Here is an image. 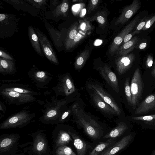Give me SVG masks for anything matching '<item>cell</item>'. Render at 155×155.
<instances>
[{
    "mask_svg": "<svg viewBox=\"0 0 155 155\" xmlns=\"http://www.w3.org/2000/svg\"><path fill=\"white\" fill-rule=\"evenodd\" d=\"M124 91L127 101L130 105H132V98L131 92L130 85L129 84V78H128L126 79Z\"/></svg>",
    "mask_w": 155,
    "mask_h": 155,
    "instance_id": "26",
    "label": "cell"
},
{
    "mask_svg": "<svg viewBox=\"0 0 155 155\" xmlns=\"http://www.w3.org/2000/svg\"><path fill=\"white\" fill-rule=\"evenodd\" d=\"M69 7V3L67 0H64L58 6L53 12V15L55 17L59 16L66 17Z\"/></svg>",
    "mask_w": 155,
    "mask_h": 155,
    "instance_id": "23",
    "label": "cell"
},
{
    "mask_svg": "<svg viewBox=\"0 0 155 155\" xmlns=\"http://www.w3.org/2000/svg\"><path fill=\"white\" fill-rule=\"evenodd\" d=\"M153 56L151 54H149L147 57L145 64L147 68H151L153 64Z\"/></svg>",
    "mask_w": 155,
    "mask_h": 155,
    "instance_id": "36",
    "label": "cell"
},
{
    "mask_svg": "<svg viewBox=\"0 0 155 155\" xmlns=\"http://www.w3.org/2000/svg\"><path fill=\"white\" fill-rule=\"evenodd\" d=\"M101 77L116 92H119L118 80L117 76L108 65L99 66L97 68Z\"/></svg>",
    "mask_w": 155,
    "mask_h": 155,
    "instance_id": "9",
    "label": "cell"
},
{
    "mask_svg": "<svg viewBox=\"0 0 155 155\" xmlns=\"http://www.w3.org/2000/svg\"><path fill=\"white\" fill-rule=\"evenodd\" d=\"M135 136V132H130L124 136L118 141L107 148L100 155H115L128 147L134 141Z\"/></svg>",
    "mask_w": 155,
    "mask_h": 155,
    "instance_id": "6",
    "label": "cell"
},
{
    "mask_svg": "<svg viewBox=\"0 0 155 155\" xmlns=\"http://www.w3.org/2000/svg\"><path fill=\"white\" fill-rule=\"evenodd\" d=\"M116 141L115 138H109L106 141L100 142L89 155H100L106 149L115 143Z\"/></svg>",
    "mask_w": 155,
    "mask_h": 155,
    "instance_id": "22",
    "label": "cell"
},
{
    "mask_svg": "<svg viewBox=\"0 0 155 155\" xmlns=\"http://www.w3.org/2000/svg\"><path fill=\"white\" fill-rule=\"evenodd\" d=\"M34 30L32 26H29L28 31L29 39L35 50L40 56L43 57V54L41 49L39 38Z\"/></svg>",
    "mask_w": 155,
    "mask_h": 155,
    "instance_id": "18",
    "label": "cell"
},
{
    "mask_svg": "<svg viewBox=\"0 0 155 155\" xmlns=\"http://www.w3.org/2000/svg\"><path fill=\"white\" fill-rule=\"evenodd\" d=\"M149 18L147 15L145 16L143 19L139 22L134 28L135 31L140 32L141 30H142Z\"/></svg>",
    "mask_w": 155,
    "mask_h": 155,
    "instance_id": "30",
    "label": "cell"
},
{
    "mask_svg": "<svg viewBox=\"0 0 155 155\" xmlns=\"http://www.w3.org/2000/svg\"><path fill=\"white\" fill-rule=\"evenodd\" d=\"M86 34L84 31L80 30L78 31L76 36L73 41L71 47V48L74 46Z\"/></svg>",
    "mask_w": 155,
    "mask_h": 155,
    "instance_id": "28",
    "label": "cell"
},
{
    "mask_svg": "<svg viewBox=\"0 0 155 155\" xmlns=\"http://www.w3.org/2000/svg\"><path fill=\"white\" fill-rule=\"evenodd\" d=\"M34 30L37 33L44 54L50 61L55 63H58L56 55L47 36L38 28Z\"/></svg>",
    "mask_w": 155,
    "mask_h": 155,
    "instance_id": "8",
    "label": "cell"
},
{
    "mask_svg": "<svg viewBox=\"0 0 155 155\" xmlns=\"http://www.w3.org/2000/svg\"><path fill=\"white\" fill-rule=\"evenodd\" d=\"M134 121H141L142 128L144 129H155V114L138 117H131Z\"/></svg>",
    "mask_w": 155,
    "mask_h": 155,
    "instance_id": "16",
    "label": "cell"
},
{
    "mask_svg": "<svg viewBox=\"0 0 155 155\" xmlns=\"http://www.w3.org/2000/svg\"><path fill=\"white\" fill-rule=\"evenodd\" d=\"M14 90L15 91L17 92H19L20 93L24 92V90L19 88H15L14 89Z\"/></svg>",
    "mask_w": 155,
    "mask_h": 155,
    "instance_id": "43",
    "label": "cell"
},
{
    "mask_svg": "<svg viewBox=\"0 0 155 155\" xmlns=\"http://www.w3.org/2000/svg\"><path fill=\"white\" fill-rule=\"evenodd\" d=\"M140 33V32H139L136 31H133L129 33L125 36L120 46L128 41L132 38V37L133 36L136 34H139Z\"/></svg>",
    "mask_w": 155,
    "mask_h": 155,
    "instance_id": "34",
    "label": "cell"
},
{
    "mask_svg": "<svg viewBox=\"0 0 155 155\" xmlns=\"http://www.w3.org/2000/svg\"><path fill=\"white\" fill-rule=\"evenodd\" d=\"M20 134H2L0 135V155H25L20 143Z\"/></svg>",
    "mask_w": 155,
    "mask_h": 155,
    "instance_id": "3",
    "label": "cell"
},
{
    "mask_svg": "<svg viewBox=\"0 0 155 155\" xmlns=\"http://www.w3.org/2000/svg\"><path fill=\"white\" fill-rule=\"evenodd\" d=\"M140 20V17H137L126 25L114 38L109 49L110 54L113 55L117 52L125 36L135 28Z\"/></svg>",
    "mask_w": 155,
    "mask_h": 155,
    "instance_id": "7",
    "label": "cell"
},
{
    "mask_svg": "<svg viewBox=\"0 0 155 155\" xmlns=\"http://www.w3.org/2000/svg\"><path fill=\"white\" fill-rule=\"evenodd\" d=\"M79 25L77 22L74 23L69 28L65 40V47L66 50L71 49V44L79 31Z\"/></svg>",
    "mask_w": 155,
    "mask_h": 155,
    "instance_id": "20",
    "label": "cell"
},
{
    "mask_svg": "<svg viewBox=\"0 0 155 155\" xmlns=\"http://www.w3.org/2000/svg\"><path fill=\"white\" fill-rule=\"evenodd\" d=\"M86 86L88 90L94 92L111 107L116 111L117 116L120 115L121 109L116 101L100 84L94 81H88Z\"/></svg>",
    "mask_w": 155,
    "mask_h": 155,
    "instance_id": "4",
    "label": "cell"
},
{
    "mask_svg": "<svg viewBox=\"0 0 155 155\" xmlns=\"http://www.w3.org/2000/svg\"><path fill=\"white\" fill-rule=\"evenodd\" d=\"M0 57L1 58L9 60H13V58L9 55L3 51L0 50Z\"/></svg>",
    "mask_w": 155,
    "mask_h": 155,
    "instance_id": "37",
    "label": "cell"
},
{
    "mask_svg": "<svg viewBox=\"0 0 155 155\" xmlns=\"http://www.w3.org/2000/svg\"><path fill=\"white\" fill-rule=\"evenodd\" d=\"M143 83L140 71L138 68L135 70L131 80L130 88L132 98V105L136 107L141 99Z\"/></svg>",
    "mask_w": 155,
    "mask_h": 155,
    "instance_id": "5",
    "label": "cell"
},
{
    "mask_svg": "<svg viewBox=\"0 0 155 155\" xmlns=\"http://www.w3.org/2000/svg\"><path fill=\"white\" fill-rule=\"evenodd\" d=\"M69 112L68 111L65 112L62 115L61 118L62 120L65 119L68 115Z\"/></svg>",
    "mask_w": 155,
    "mask_h": 155,
    "instance_id": "42",
    "label": "cell"
},
{
    "mask_svg": "<svg viewBox=\"0 0 155 155\" xmlns=\"http://www.w3.org/2000/svg\"><path fill=\"white\" fill-rule=\"evenodd\" d=\"M100 3L99 0H91L89 1L87 7V14H89L94 11L97 8Z\"/></svg>",
    "mask_w": 155,
    "mask_h": 155,
    "instance_id": "27",
    "label": "cell"
},
{
    "mask_svg": "<svg viewBox=\"0 0 155 155\" xmlns=\"http://www.w3.org/2000/svg\"><path fill=\"white\" fill-rule=\"evenodd\" d=\"M139 39L137 36H135L127 42L121 45L117 51V54L119 56L128 54L134 49L135 45Z\"/></svg>",
    "mask_w": 155,
    "mask_h": 155,
    "instance_id": "19",
    "label": "cell"
},
{
    "mask_svg": "<svg viewBox=\"0 0 155 155\" xmlns=\"http://www.w3.org/2000/svg\"><path fill=\"white\" fill-rule=\"evenodd\" d=\"M135 59L133 53L119 56L115 60L116 69L118 74L122 75L126 72L132 66Z\"/></svg>",
    "mask_w": 155,
    "mask_h": 155,
    "instance_id": "11",
    "label": "cell"
},
{
    "mask_svg": "<svg viewBox=\"0 0 155 155\" xmlns=\"http://www.w3.org/2000/svg\"><path fill=\"white\" fill-rule=\"evenodd\" d=\"M89 54V51L87 50L82 51L77 57L74 63L75 69L80 70L86 62Z\"/></svg>",
    "mask_w": 155,
    "mask_h": 155,
    "instance_id": "24",
    "label": "cell"
},
{
    "mask_svg": "<svg viewBox=\"0 0 155 155\" xmlns=\"http://www.w3.org/2000/svg\"><path fill=\"white\" fill-rule=\"evenodd\" d=\"M28 135L32 139V142L27 148H23L24 152L28 155H51V149L46 134L42 130L33 132Z\"/></svg>",
    "mask_w": 155,
    "mask_h": 155,
    "instance_id": "2",
    "label": "cell"
},
{
    "mask_svg": "<svg viewBox=\"0 0 155 155\" xmlns=\"http://www.w3.org/2000/svg\"><path fill=\"white\" fill-rule=\"evenodd\" d=\"M9 94L10 96L13 97H18L19 96V93L15 91H10Z\"/></svg>",
    "mask_w": 155,
    "mask_h": 155,
    "instance_id": "39",
    "label": "cell"
},
{
    "mask_svg": "<svg viewBox=\"0 0 155 155\" xmlns=\"http://www.w3.org/2000/svg\"><path fill=\"white\" fill-rule=\"evenodd\" d=\"M56 111L55 110H51L49 111L47 113V115L48 117H52L55 115L56 114Z\"/></svg>",
    "mask_w": 155,
    "mask_h": 155,
    "instance_id": "38",
    "label": "cell"
},
{
    "mask_svg": "<svg viewBox=\"0 0 155 155\" xmlns=\"http://www.w3.org/2000/svg\"><path fill=\"white\" fill-rule=\"evenodd\" d=\"M86 18L89 21H96L101 28H104L107 23V12L105 10L98 11L94 15Z\"/></svg>",
    "mask_w": 155,
    "mask_h": 155,
    "instance_id": "21",
    "label": "cell"
},
{
    "mask_svg": "<svg viewBox=\"0 0 155 155\" xmlns=\"http://www.w3.org/2000/svg\"><path fill=\"white\" fill-rule=\"evenodd\" d=\"M141 2L138 0H134L130 5L125 7L115 24H124L127 22L139 9Z\"/></svg>",
    "mask_w": 155,
    "mask_h": 155,
    "instance_id": "10",
    "label": "cell"
},
{
    "mask_svg": "<svg viewBox=\"0 0 155 155\" xmlns=\"http://www.w3.org/2000/svg\"><path fill=\"white\" fill-rule=\"evenodd\" d=\"M147 45L146 41L139 39L135 44L134 48L140 50H143L147 47Z\"/></svg>",
    "mask_w": 155,
    "mask_h": 155,
    "instance_id": "33",
    "label": "cell"
},
{
    "mask_svg": "<svg viewBox=\"0 0 155 155\" xmlns=\"http://www.w3.org/2000/svg\"><path fill=\"white\" fill-rule=\"evenodd\" d=\"M25 1L34 6L38 8H40L42 6L45 5L47 1L46 0H27Z\"/></svg>",
    "mask_w": 155,
    "mask_h": 155,
    "instance_id": "29",
    "label": "cell"
},
{
    "mask_svg": "<svg viewBox=\"0 0 155 155\" xmlns=\"http://www.w3.org/2000/svg\"><path fill=\"white\" fill-rule=\"evenodd\" d=\"M45 74L43 71H38L36 74L37 76L39 78H42L45 76Z\"/></svg>",
    "mask_w": 155,
    "mask_h": 155,
    "instance_id": "40",
    "label": "cell"
},
{
    "mask_svg": "<svg viewBox=\"0 0 155 155\" xmlns=\"http://www.w3.org/2000/svg\"><path fill=\"white\" fill-rule=\"evenodd\" d=\"M12 61L9 60L0 58V65L4 69H7L10 67Z\"/></svg>",
    "mask_w": 155,
    "mask_h": 155,
    "instance_id": "35",
    "label": "cell"
},
{
    "mask_svg": "<svg viewBox=\"0 0 155 155\" xmlns=\"http://www.w3.org/2000/svg\"><path fill=\"white\" fill-rule=\"evenodd\" d=\"M155 21V15H154L149 18L145 24V25L142 30L145 31L149 29L152 26Z\"/></svg>",
    "mask_w": 155,
    "mask_h": 155,
    "instance_id": "32",
    "label": "cell"
},
{
    "mask_svg": "<svg viewBox=\"0 0 155 155\" xmlns=\"http://www.w3.org/2000/svg\"><path fill=\"white\" fill-rule=\"evenodd\" d=\"M155 110V94L149 95L139 105L135 114H146Z\"/></svg>",
    "mask_w": 155,
    "mask_h": 155,
    "instance_id": "14",
    "label": "cell"
},
{
    "mask_svg": "<svg viewBox=\"0 0 155 155\" xmlns=\"http://www.w3.org/2000/svg\"><path fill=\"white\" fill-rule=\"evenodd\" d=\"M89 22L86 18L81 20L79 21L80 28L83 29L85 31L91 29V26Z\"/></svg>",
    "mask_w": 155,
    "mask_h": 155,
    "instance_id": "31",
    "label": "cell"
},
{
    "mask_svg": "<svg viewBox=\"0 0 155 155\" xmlns=\"http://www.w3.org/2000/svg\"><path fill=\"white\" fill-rule=\"evenodd\" d=\"M54 149L55 155H77L67 145L60 146Z\"/></svg>",
    "mask_w": 155,
    "mask_h": 155,
    "instance_id": "25",
    "label": "cell"
},
{
    "mask_svg": "<svg viewBox=\"0 0 155 155\" xmlns=\"http://www.w3.org/2000/svg\"><path fill=\"white\" fill-rule=\"evenodd\" d=\"M129 127L126 123L121 121L110 132L104 136V138H115L121 136L128 130Z\"/></svg>",
    "mask_w": 155,
    "mask_h": 155,
    "instance_id": "15",
    "label": "cell"
},
{
    "mask_svg": "<svg viewBox=\"0 0 155 155\" xmlns=\"http://www.w3.org/2000/svg\"><path fill=\"white\" fill-rule=\"evenodd\" d=\"M152 74L153 77H155V59L153 63L152 68Z\"/></svg>",
    "mask_w": 155,
    "mask_h": 155,
    "instance_id": "41",
    "label": "cell"
},
{
    "mask_svg": "<svg viewBox=\"0 0 155 155\" xmlns=\"http://www.w3.org/2000/svg\"><path fill=\"white\" fill-rule=\"evenodd\" d=\"M68 133L72 137L77 155H85L87 151V145L85 142L75 133L70 130Z\"/></svg>",
    "mask_w": 155,
    "mask_h": 155,
    "instance_id": "17",
    "label": "cell"
},
{
    "mask_svg": "<svg viewBox=\"0 0 155 155\" xmlns=\"http://www.w3.org/2000/svg\"><path fill=\"white\" fill-rule=\"evenodd\" d=\"M150 155H155V149L152 152Z\"/></svg>",
    "mask_w": 155,
    "mask_h": 155,
    "instance_id": "44",
    "label": "cell"
},
{
    "mask_svg": "<svg viewBox=\"0 0 155 155\" xmlns=\"http://www.w3.org/2000/svg\"><path fill=\"white\" fill-rule=\"evenodd\" d=\"M84 108L81 101H76L72 107L74 120L89 137L94 139H98L101 134L102 127L92 115L85 111Z\"/></svg>",
    "mask_w": 155,
    "mask_h": 155,
    "instance_id": "1",
    "label": "cell"
},
{
    "mask_svg": "<svg viewBox=\"0 0 155 155\" xmlns=\"http://www.w3.org/2000/svg\"><path fill=\"white\" fill-rule=\"evenodd\" d=\"M52 137L55 148L67 145L73 140L68 132L63 130H55L52 134Z\"/></svg>",
    "mask_w": 155,
    "mask_h": 155,
    "instance_id": "13",
    "label": "cell"
},
{
    "mask_svg": "<svg viewBox=\"0 0 155 155\" xmlns=\"http://www.w3.org/2000/svg\"><path fill=\"white\" fill-rule=\"evenodd\" d=\"M89 91L91 100L99 110L107 115L112 116H117L116 112L111 107L94 92L89 90Z\"/></svg>",
    "mask_w": 155,
    "mask_h": 155,
    "instance_id": "12",
    "label": "cell"
}]
</instances>
